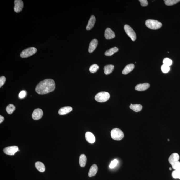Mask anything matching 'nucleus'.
Instances as JSON below:
<instances>
[{
	"label": "nucleus",
	"mask_w": 180,
	"mask_h": 180,
	"mask_svg": "<svg viewBox=\"0 0 180 180\" xmlns=\"http://www.w3.org/2000/svg\"><path fill=\"white\" fill-rule=\"evenodd\" d=\"M55 88V82L53 79H47L40 82L37 86L35 91L38 94H44L54 91Z\"/></svg>",
	"instance_id": "nucleus-1"
},
{
	"label": "nucleus",
	"mask_w": 180,
	"mask_h": 180,
	"mask_svg": "<svg viewBox=\"0 0 180 180\" xmlns=\"http://www.w3.org/2000/svg\"><path fill=\"white\" fill-rule=\"evenodd\" d=\"M145 24L147 28L153 30L159 29L162 26L161 22L153 19L147 20L145 22Z\"/></svg>",
	"instance_id": "nucleus-2"
},
{
	"label": "nucleus",
	"mask_w": 180,
	"mask_h": 180,
	"mask_svg": "<svg viewBox=\"0 0 180 180\" xmlns=\"http://www.w3.org/2000/svg\"><path fill=\"white\" fill-rule=\"evenodd\" d=\"M123 132L120 129L115 128L111 130V136L112 138L116 141H120L124 137Z\"/></svg>",
	"instance_id": "nucleus-3"
},
{
	"label": "nucleus",
	"mask_w": 180,
	"mask_h": 180,
	"mask_svg": "<svg viewBox=\"0 0 180 180\" xmlns=\"http://www.w3.org/2000/svg\"><path fill=\"white\" fill-rule=\"evenodd\" d=\"M110 94L106 92H101L96 94L95 97V100L99 102H104L110 99Z\"/></svg>",
	"instance_id": "nucleus-4"
},
{
	"label": "nucleus",
	"mask_w": 180,
	"mask_h": 180,
	"mask_svg": "<svg viewBox=\"0 0 180 180\" xmlns=\"http://www.w3.org/2000/svg\"><path fill=\"white\" fill-rule=\"evenodd\" d=\"M37 52V49L34 47H30L22 51L20 56L22 58H28L34 55Z\"/></svg>",
	"instance_id": "nucleus-5"
},
{
	"label": "nucleus",
	"mask_w": 180,
	"mask_h": 180,
	"mask_svg": "<svg viewBox=\"0 0 180 180\" xmlns=\"http://www.w3.org/2000/svg\"><path fill=\"white\" fill-rule=\"evenodd\" d=\"M124 28L126 34L130 37L132 40L133 41L136 40V34L133 29L128 25H125L124 26Z\"/></svg>",
	"instance_id": "nucleus-6"
},
{
	"label": "nucleus",
	"mask_w": 180,
	"mask_h": 180,
	"mask_svg": "<svg viewBox=\"0 0 180 180\" xmlns=\"http://www.w3.org/2000/svg\"><path fill=\"white\" fill-rule=\"evenodd\" d=\"M19 151L18 147L16 146H9L3 150V152L5 153L10 156H13L16 152Z\"/></svg>",
	"instance_id": "nucleus-7"
},
{
	"label": "nucleus",
	"mask_w": 180,
	"mask_h": 180,
	"mask_svg": "<svg viewBox=\"0 0 180 180\" xmlns=\"http://www.w3.org/2000/svg\"><path fill=\"white\" fill-rule=\"evenodd\" d=\"M43 115V110L40 109H37L33 111L32 117L33 120H38L42 118Z\"/></svg>",
	"instance_id": "nucleus-8"
},
{
	"label": "nucleus",
	"mask_w": 180,
	"mask_h": 180,
	"mask_svg": "<svg viewBox=\"0 0 180 180\" xmlns=\"http://www.w3.org/2000/svg\"><path fill=\"white\" fill-rule=\"evenodd\" d=\"M14 12L18 13L21 12L23 7V3L22 0H15L14 1Z\"/></svg>",
	"instance_id": "nucleus-9"
},
{
	"label": "nucleus",
	"mask_w": 180,
	"mask_h": 180,
	"mask_svg": "<svg viewBox=\"0 0 180 180\" xmlns=\"http://www.w3.org/2000/svg\"><path fill=\"white\" fill-rule=\"evenodd\" d=\"M180 158L179 155L178 153H173L168 158V161L170 164L172 165L174 164L176 162L179 161Z\"/></svg>",
	"instance_id": "nucleus-10"
},
{
	"label": "nucleus",
	"mask_w": 180,
	"mask_h": 180,
	"mask_svg": "<svg viewBox=\"0 0 180 180\" xmlns=\"http://www.w3.org/2000/svg\"><path fill=\"white\" fill-rule=\"evenodd\" d=\"M150 86V84L147 83L139 84L136 85L135 88V89L137 91H144L148 89Z\"/></svg>",
	"instance_id": "nucleus-11"
},
{
	"label": "nucleus",
	"mask_w": 180,
	"mask_h": 180,
	"mask_svg": "<svg viewBox=\"0 0 180 180\" xmlns=\"http://www.w3.org/2000/svg\"><path fill=\"white\" fill-rule=\"evenodd\" d=\"M105 37L107 39H110L115 38V33L110 28H107L105 33Z\"/></svg>",
	"instance_id": "nucleus-12"
},
{
	"label": "nucleus",
	"mask_w": 180,
	"mask_h": 180,
	"mask_svg": "<svg viewBox=\"0 0 180 180\" xmlns=\"http://www.w3.org/2000/svg\"><path fill=\"white\" fill-rule=\"evenodd\" d=\"M98 44V40L96 39H94L91 41L89 44V53H92L97 47Z\"/></svg>",
	"instance_id": "nucleus-13"
},
{
	"label": "nucleus",
	"mask_w": 180,
	"mask_h": 180,
	"mask_svg": "<svg viewBox=\"0 0 180 180\" xmlns=\"http://www.w3.org/2000/svg\"><path fill=\"white\" fill-rule=\"evenodd\" d=\"M85 138L86 141L89 143H94L95 141V138L94 134L90 132H87L85 133Z\"/></svg>",
	"instance_id": "nucleus-14"
},
{
	"label": "nucleus",
	"mask_w": 180,
	"mask_h": 180,
	"mask_svg": "<svg viewBox=\"0 0 180 180\" xmlns=\"http://www.w3.org/2000/svg\"><path fill=\"white\" fill-rule=\"evenodd\" d=\"M96 19L94 15H92L88 22L87 26L86 27V29L87 30H90L94 27L95 24Z\"/></svg>",
	"instance_id": "nucleus-15"
},
{
	"label": "nucleus",
	"mask_w": 180,
	"mask_h": 180,
	"mask_svg": "<svg viewBox=\"0 0 180 180\" xmlns=\"http://www.w3.org/2000/svg\"><path fill=\"white\" fill-rule=\"evenodd\" d=\"M73 110V108L70 106L64 107L58 111V114L60 115H65L71 112Z\"/></svg>",
	"instance_id": "nucleus-16"
},
{
	"label": "nucleus",
	"mask_w": 180,
	"mask_h": 180,
	"mask_svg": "<svg viewBox=\"0 0 180 180\" xmlns=\"http://www.w3.org/2000/svg\"><path fill=\"white\" fill-rule=\"evenodd\" d=\"M135 68V65L133 64H128L125 67L124 70H123L122 73L126 75L132 71Z\"/></svg>",
	"instance_id": "nucleus-17"
},
{
	"label": "nucleus",
	"mask_w": 180,
	"mask_h": 180,
	"mask_svg": "<svg viewBox=\"0 0 180 180\" xmlns=\"http://www.w3.org/2000/svg\"><path fill=\"white\" fill-rule=\"evenodd\" d=\"M98 171V167L96 164L93 165L89 170L88 176L89 177H93L96 175Z\"/></svg>",
	"instance_id": "nucleus-18"
},
{
	"label": "nucleus",
	"mask_w": 180,
	"mask_h": 180,
	"mask_svg": "<svg viewBox=\"0 0 180 180\" xmlns=\"http://www.w3.org/2000/svg\"><path fill=\"white\" fill-rule=\"evenodd\" d=\"M114 68V65H111V64H109V65L105 66L104 67V73L106 75H108V74H111L113 71Z\"/></svg>",
	"instance_id": "nucleus-19"
},
{
	"label": "nucleus",
	"mask_w": 180,
	"mask_h": 180,
	"mask_svg": "<svg viewBox=\"0 0 180 180\" xmlns=\"http://www.w3.org/2000/svg\"><path fill=\"white\" fill-rule=\"evenodd\" d=\"M130 109L133 110L134 111L136 112L141 111L142 109V105L140 104H130Z\"/></svg>",
	"instance_id": "nucleus-20"
},
{
	"label": "nucleus",
	"mask_w": 180,
	"mask_h": 180,
	"mask_svg": "<svg viewBox=\"0 0 180 180\" xmlns=\"http://www.w3.org/2000/svg\"><path fill=\"white\" fill-rule=\"evenodd\" d=\"M87 158L86 156L84 154L80 155L79 159V163L81 167H84L86 164Z\"/></svg>",
	"instance_id": "nucleus-21"
},
{
	"label": "nucleus",
	"mask_w": 180,
	"mask_h": 180,
	"mask_svg": "<svg viewBox=\"0 0 180 180\" xmlns=\"http://www.w3.org/2000/svg\"><path fill=\"white\" fill-rule=\"evenodd\" d=\"M35 166L36 168L39 172H45V167L44 165L42 162L38 161L36 162Z\"/></svg>",
	"instance_id": "nucleus-22"
},
{
	"label": "nucleus",
	"mask_w": 180,
	"mask_h": 180,
	"mask_svg": "<svg viewBox=\"0 0 180 180\" xmlns=\"http://www.w3.org/2000/svg\"><path fill=\"white\" fill-rule=\"evenodd\" d=\"M119 51L118 48L116 47H114V48H110L109 50L106 51L105 53V55L106 56H111L114 54L116 53Z\"/></svg>",
	"instance_id": "nucleus-23"
},
{
	"label": "nucleus",
	"mask_w": 180,
	"mask_h": 180,
	"mask_svg": "<svg viewBox=\"0 0 180 180\" xmlns=\"http://www.w3.org/2000/svg\"><path fill=\"white\" fill-rule=\"evenodd\" d=\"M15 109V106L13 104H9L6 108V111L7 113L11 114L14 111Z\"/></svg>",
	"instance_id": "nucleus-24"
},
{
	"label": "nucleus",
	"mask_w": 180,
	"mask_h": 180,
	"mask_svg": "<svg viewBox=\"0 0 180 180\" xmlns=\"http://www.w3.org/2000/svg\"><path fill=\"white\" fill-rule=\"evenodd\" d=\"M165 3L166 5L171 6L176 4L180 2V0H166Z\"/></svg>",
	"instance_id": "nucleus-25"
},
{
	"label": "nucleus",
	"mask_w": 180,
	"mask_h": 180,
	"mask_svg": "<svg viewBox=\"0 0 180 180\" xmlns=\"http://www.w3.org/2000/svg\"><path fill=\"white\" fill-rule=\"evenodd\" d=\"M99 69V66L97 64H94L91 66L89 69V70L92 73H96Z\"/></svg>",
	"instance_id": "nucleus-26"
},
{
	"label": "nucleus",
	"mask_w": 180,
	"mask_h": 180,
	"mask_svg": "<svg viewBox=\"0 0 180 180\" xmlns=\"http://www.w3.org/2000/svg\"><path fill=\"white\" fill-rule=\"evenodd\" d=\"M161 70L163 73L166 74L168 73L170 70V66L163 64L161 66Z\"/></svg>",
	"instance_id": "nucleus-27"
},
{
	"label": "nucleus",
	"mask_w": 180,
	"mask_h": 180,
	"mask_svg": "<svg viewBox=\"0 0 180 180\" xmlns=\"http://www.w3.org/2000/svg\"><path fill=\"white\" fill-rule=\"evenodd\" d=\"M172 175L173 178L175 179H180V171H173L172 172Z\"/></svg>",
	"instance_id": "nucleus-28"
},
{
	"label": "nucleus",
	"mask_w": 180,
	"mask_h": 180,
	"mask_svg": "<svg viewBox=\"0 0 180 180\" xmlns=\"http://www.w3.org/2000/svg\"><path fill=\"white\" fill-rule=\"evenodd\" d=\"M163 62L164 64L169 66L172 65V60L168 58H165L163 59Z\"/></svg>",
	"instance_id": "nucleus-29"
},
{
	"label": "nucleus",
	"mask_w": 180,
	"mask_h": 180,
	"mask_svg": "<svg viewBox=\"0 0 180 180\" xmlns=\"http://www.w3.org/2000/svg\"><path fill=\"white\" fill-rule=\"evenodd\" d=\"M172 168L176 171H180V162L177 161L172 165Z\"/></svg>",
	"instance_id": "nucleus-30"
},
{
	"label": "nucleus",
	"mask_w": 180,
	"mask_h": 180,
	"mask_svg": "<svg viewBox=\"0 0 180 180\" xmlns=\"http://www.w3.org/2000/svg\"><path fill=\"white\" fill-rule=\"evenodd\" d=\"M118 162V161L116 159L113 160L111 161V163L109 166V167L110 168H113L116 166Z\"/></svg>",
	"instance_id": "nucleus-31"
},
{
	"label": "nucleus",
	"mask_w": 180,
	"mask_h": 180,
	"mask_svg": "<svg viewBox=\"0 0 180 180\" xmlns=\"http://www.w3.org/2000/svg\"><path fill=\"white\" fill-rule=\"evenodd\" d=\"M6 81V78L4 76H1L0 78V87L1 88L4 84Z\"/></svg>",
	"instance_id": "nucleus-32"
},
{
	"label": "nucleus",
	"mask_w": 180,
	"mask_h": 180,
	"mask_svg": "<svg viewBox=\"0 0 180 180\" xmlns=\"http://www.w3.org/2000/svg\"><path fill=\"white\" fill-rule=\"evenodd\" d=\"M139 2L141 3V5L142 7H146L148 5V2L147 0H140Z\"/></svg>",
	"instance_id": "nucleus-33"
},
{
	"label": "nucleus",
	"mask_w": 180,
	"mask_h": 180,
	"mask_svg": "<svg viewBox=\"0 0 180 180\" xmlns=\"http://www.w3.org/2000/svg\"><path fill=\"white\" fill-rule=\"evenodd\" d=\"M26 95V92L25 91H22L19 93V96L20 99H23L25 97Z\"/></svg>",
	"instance_id": "nucleus-34"
},
{
	"label": "nucleus",
	"mask_w": 180,
	"mask_h": 180,
	"mask_svg": "<svg viewBox=\"0 0 180 180\" xmlns=\"http://www.w3.org/2000/svg\"><path fill=\"white\" fill-rule=\"evenodd\" d=\"M4 120V118L1 115H0V123H2Z\"/></svg>",
	"instance_id": "nucleus-35"
},
{
	"label": "nucleus",
	"mask_w": 180,
	"mask_h": 180,
	"mask_svg": "<svg viewBox=\"0 0 180 180\" xmlns=\"http://www.w3.org/2000/svg\"><path fill=\"white\" fill-rule=\"evenodd\" d=\"M169 169H170V170H172V169H171V168H170Z\"/></svg>",
	"instance_id": "nucleus-36"
}]
</instances>
